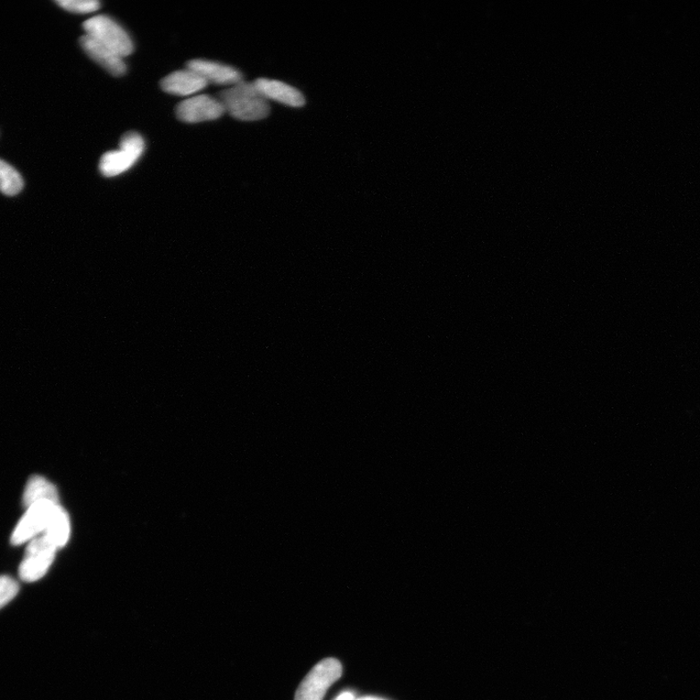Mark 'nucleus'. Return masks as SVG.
<instances>
[{
    "instance_id": "obj_1",
    "label": "nucleus",
    "mask_w": 700,
    "mask_h": 700,
    "mask_svg": "<svg viewBox=\"0 0 700 700\" xmlns=\"http://www.w3.org/2000/svg\"><path fill=\"white\" fill-rule=\"evenodd\" d=\"M225 112L240 121H259L267 118L271 107L254 83L240 81L218 96Z\"/></svg>"
},
{
    "instance_id": "obj_2",
    "label": "nucleus",
    "mask_w": 700,
    "mask_h": 700,
    "mask_svg": "<svg viewBox=\"0 0 700 700\" xmlns=\"http://www.w3.org/2000/svg\"><path fill=\"white\" fill-rule=\"evenodd\" d=\"M86 35L123 59L134 52V42L116 21L106 15L95 16L83 24Z\"/></svg>"
},
{
    "instance_id": "obj_3",
    "label": "nucleus",
    "mask_w": 700,
    "mask_h": 700,
    "mask_svg": "<svg viewBox=\"0 0 700 700\" xmlns=\"http://www.w3.org/2000/svg\"><path fill=\"white\" fill-rule=\"evenodd\" d=\"M146 142L137 131H128L121 141L120 149L109 151L100 162L101 173L105 178H114L128 171L144 154Z\"/></svg>"
},
{
    "instance_id": "obj_4",
    "label": "nucleus",
    "mask_w": 700,
    "mask_h": 700,
    "mask_svg": "<svg viewBox=\"0 0 700 700\" xmlns=\"http://www.w3.org/2000/svg\"><path fill=\"white\" fill-rule=\"evenodd\" d=\"M343 674V666L336 659H325L317 663L304 678L295 700H323L328 688Z\"/></svg>"
},
{
    "instance_id": "obj_5",
    "label": "nucleus",
    "mask_w": 700,
    "mask_h": 700,
    "mask_svg": "<svg viewBox=\"0 0 700 700\" xmlns=\"http://www.w3.org/2000/svg\"><path fill=\"white\" fill-rule=\"evenodd\" d=\"M57 546L46 534L30 540L19 575L24 582L34 583L46 576L56 555Z\"/></svg>"
},
{
    "instance_id": "obj_6",
    "label": "nucleus",
    "mask_w": 700,
    "mask_h": 700,
    "mask_svg": "<svg viewBox=\"0 0 700 700\" xmlns=\"http://www.w3.org/2000/svg\"><path fill=\"white\" fill-rule=\"evenodd\" d=\"M58 505L60 504L42 501L29 507L24 517L19 521L12 536H11V543L19 546L46 532L53 512Z\"/></svg>"
},
{
    "instance_id": "obj_7",
    "label": "nucleus",
    "mask_w": 700,
    "mask_h": 700,
    "mask_svg": "<svg viewBox=\"0 0 700 700\" xmlns=\"http://www.w3.org/2000/svg\"><path fill=\"white\" fill-rule=\"evenodd\" d=\"M175 112L180 121L194 124L213 121V120L221 118L226 112L218 98L199 95L179 104Z\"/></svg>"
},
{
    "instance_id": "obj_8",
    "label": "nucleus",
    "mask_w": 700,
    "mask_h": 700,
    "mask_svg": "<svg viewBox=\"0 0 700 700\" xmlns=\"http://www.w3.org/2000/svg\"><path fill=\"white\" fill-rule=\"evenodd\" d=\"M188 69L207 83L233 86L243 81V74L235 68L212 61L193 60L188 62Z\"/></svg>"
},
{
    "instance_id": "obj_9",
    "label": "nucleus",
    "mask_w": 700,
    "mask_h": 700,
    "mask_svg": "<svg viewBox=\"0 0 700 700\" xmlns=\"http://www.w3.org/2000/svg\"><path fill=\"white\" fill-rule=\"evenodd\" d=\"M80 46L88 56L115 78L127 72V65L122 57L89 36L86 35L80 38Z\"/></svg>"
},
{
    "instance_id": "obj_10",
    "label": "nucleus",
    "mask_w": 700,
    "mask_h": 700,
    "mask_svg": "<svg viewBox=\"0 0 700 700\" xmlns=\"http://www.w3.org/2000/svg\"><path fill=\"white\" fill-rule=\"evenodd\" d=\"M255 87L262 96L290 107H302L305 104L304 95L287 83L279 80L260 79L254 82Z\"/></svg>"
},
{
    "instance_id": "obj_11",
    "label": "nucleus",
    "mask_w": 700,
    "mask_h": 700,
    "mask_svg": "<svg viewBox=\"0 0 700 700\" xmlns=\"http://www.w3.org/2000/svg\"><path fill=\"white\" fill-rule=\"evenodd\" d=\"M207 84L200 75L188 69L168 75L161 81V88L171 95L190 96L204 90Z\"/></svg>"
},
{
    "instance_id": "obj_12",
    "label": "nucleus",
    "mask_w": 700,
    "mask_h": 700,
    "mask_svg": "<svg viewBox=\"0 0 700 700\" xmlns=\"http://www.w3.org/2000/svg\"><path fill=\"white\" fill-rule=\"evenodd\" d=\"M48 501L60 504L59 495L56 487H54L48 479L41 476H34L28 481L23 503L28 509L36 503Z\"/></svg>"
},
{
    "instance_id": "obj_13",
    "label": "nucleus",
    "mask_w": 700,
    "mask_h": 700,
    "mask_svg": "<svg viewBox=\"0 0 700 700\" xmlns=\"http://www.w3.org/2000/svg\"><path fill=\"white\" fill-rule=\"evenodd\" d=\"M43 534H46L57 548H62L68 543L71 534V521L68 512L61 505L54 508L48 528Z\"/></svg>"
},
{
    "instance_id": "obj_14",
    "label": "nucleus",
    "mask_w": 700,
    "mask_h": 700,
    "mask_svg": "<svg viewBox=\"0 0 700 700\" xmlns=\"http://www.w3.org/2000/svg\"><path fill=\"white\" fill-rule=\"evenodd\" d=\"M24 188L21 174L6 162L0 160V192L6 196H15Z\"/></svg>"
},
{
    "instance_id": "obj_15",
    "label": "nucleus",
    "mask_w": 700,
    "mask_h": 700,
    "mask_svg": "<svg viewBox=\"0 0 700 700\" xmlns=\"http://www.w3.org/2000/svg\"><path fill=\"white\" fill-rule=\"evenodd\" d=\"M57 4L76 14L93 13L101 7V4L96 0H59Z\"/></svg>"
},
{
    "instance_id": "obj_16",
    "label": "nucleus",
    "mask_w": 700,
    "mask_h": 700,
    "mask_svg": "<svg viewBox=\"0 0 700 700\" xmlns=\"http://www.w3.org/2000/svg\"><path fill=\"white\" fill-rule=\"evenodd\" d=\"M19 590L20 586L13 578L0 576V609L13 600Z\"/></svg>"
},
{
    "instance_id": "obj_17",
    "label": "nucleus",
    "mask_w": 700,
    "mask_h": 700,
    "mask_svg": "<svg viewBox=\"0 0 700 700\" xmlns=\"http://www.w3.org/2000/svg\"><path fill=\"white\" fill-rule=\"evenodd\" d=\"M335 700H355L354 695L346 692L338 696Z\"/></svg>"
},
{
    "instance_id": "obj_18",
    "label": "nucleus",
    "mask_w": 700,
    "mask_h": 700,
    "mask_svg": "<svg viewBox=\"0 0 700 700\" xmlns=\"http://www.w3.org/2000/svg\"><path fill=\"white\" fill-rule=\"evenodd\" d=\"M357 700H384V699H380L373 696H366V697H361Z\"/></svg>"
}]
</instances>
